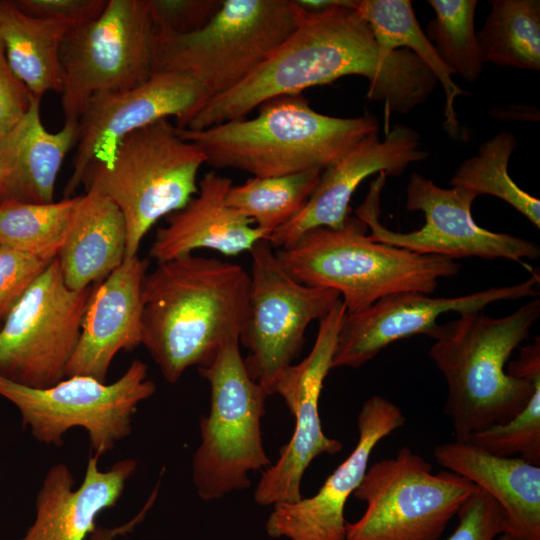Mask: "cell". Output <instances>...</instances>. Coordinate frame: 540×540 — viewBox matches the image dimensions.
<instances>
[{"instance_id": "cell-39", "label": "cell", "mask_w": 540, "mask_h": 540, "mask_svg": "<svg viewBox=\"0 0 540 540\" xmlns=\"http://www.w3.org/2000/svg\"><path fill=\"white\" fill-rule=\"evenodd\" d=\"M160 483L161 480L159 479L142 509L128 522L115 527L97 525L95 530L89 535L88 540H115L118 536H123L132 532L134 528L144 520L148 511L154 505L156 498L158 497Z\"/></svg>"}, {"instance_id": "cell-32", "label": "cell", "mask_w": 540, "mask_h": 540, "mask_svg": "<svg viewBox=\"0 0 540 540\" xmlns=\"http://www.w3.org/2000/svg\"><path fill=\"white\" fill-rule=\"evenodd\" d=\"M435 17L427 37L446 66L467 81L477 80L483 59L475 31L477 0H428Z\"/></svg>"}, {"instance_id": "cell-20", "label": "cell", "mask_w": 540, "mask_h": 540, "mask_svg": "<svg viewBox=\"0 0 540 540\" xmlns=\"http://www.w3.org/2000/svg\"><path fill=\"white\" fill-rule=\"evenodd\" d=\"M148 266L138 255L126 258L95 285L66 377L84 375L106 382L115 355L141 345L142 285Z\"/></svg>"}, {"instance_id": "cell-27", "label": "cell", "mask_w": 540, "mask_h": 540, "mask_svg": "<svg viewBox=\"0 0 540 540\" xmlns=\"http://www.w3.org/2000/svg\"><path fill=\"white\" fill-rule=\"evenodd\" d=\"M355 9L369 24L382 51L392 53L408 49L432 72L442 85L445 95L444 128L456 136L459 122L455 110L458 96L469 93L458 86L453 72L438 55L434 45L422 30L410 0H356Z\"/></svg>"}, {"instance_id": "cell-25", "label": "cell", "mask_w": 540, "mask_h": 540, "mask_svg": "<svg viewBox=\"0 0 540 540\" xmlns=\"http://www.w3.org/2000/svg\"><path fill=\"white\" fill-rule=\"evenodd\" d=\"M124 217L109 198L86 192L57 259L65 284L80 291L104 280L126 259Z\"/></svg>"}, {"instance_id": "cell-41", "label": "cell", "mask_w": 540, "mask_h": 540, "mask_svg": "<svg viewBox=\"0 0 540 540\" xmlns=\"http://www.w3.org/2000/svg\"><path fill=\"white\" fill-rule=\"evenodd\" d=\"M498 540H509L505 534H501Z\"/></svg>"}, {"instance_id": "cell-16", "label": "cell", "mask_w": 540, "mask_h": 540, "mask_svg": "<svg viewBox=\"0 0 540 540\" xmlns=\"http://www.w3.org/2000/svg\"><path fill=\"white\" fill-rule=\"evenodd\" d=\"M205 103L201 86L175 72H156L134 88L94 96L78 121L76 151L64 198L74 196L88 167L107 162L126 135L171 116L178 129H185Z\"/></svg>"}, {"instance_id": "cell-13", "label": "cell", "mask_w": 540, "mask_h": 540, "mask_svg": "<svg viewBox=\"0 0 540 540\" xmlns=\"http://www.w3.org/2000/svg\"><path fill=\"white\" fill-rule=\"evenodd\" d=\"M387 175L379 173L371 182L365 201L356 210L375 242L403 248L422 255L442 256L452 260L465 257L506 259L526 265L522 260L537 259V244L523 238L497 233L478 226L471 213L478 195L465 188H443L414 172L406 187V209L421 211L425 224L408 233L389 230L379 220V200Z\"/></svg>"}, {"instance_id": "cell-22", "label": "cell", "mask_w": 540, "mask_h": 540, "mask_svg": "<svg viewBox=\"0 0 540 540\" xmlns=\"http://www.w3.org/2000/svg\"><path fill=\"white\" fill-rule=\"evenodd\" d=\"M232 180L215 171L198 182V193L180 210L167 216L159 228L149 256L162 263L196 249H210L225 256L250 251L268 234L254 226L242 213L226 202Z\"/></svg>"}, {"instance_id": "cell-4", "label": "cell", "mask_w": 540, "mask_h": 540, "mask_svg": "<svg viewBox=\"0 0 540 540\" xmlns=\"http://www.w3.org/2000/svg\"><path fill=\"white\" fill-rule=\"evenodd\" d=\"M177 131L194 143L206 164L214 168L272 177L324 170L378 132V122L369 113L352 118L325 115L315 111L302 94H294L262 103L252 119Z\"/></svg>"}, {"instance_id": "cell-38", "label": "cell", "mask_w": 540, "mask_h": 540, "mask_svg": "<svg viewBox=\"0 0 540 540\" xmlns=\"http://www.w3.org/2000/svg\"><path fill=\"white\" fill-rule=\"evenodd\" d=\"M33 95L10 68L0 41V137L28 112Z\"/></svg>"}, {"instance_id": "cell-31", "label": "cell", "mask_w": 540, "mask_h": 540, "mask_svg": "<svg viewBox=\"0 0 540 540\" xmlns=\"http://www.w3.org/2000/svg\"><path fill=\"white\" fill-rule=\"evenodd\" d=\"M517 139L502 131L482 143L476 155L466 159L454 173L450 184L480 195H492L508 203L540 228V201L521 189L510 177L508 164Z\"/></svg>"}, {"instance_id": "cell-10", "label": "cell", "mask_w": 540, "mask_h": 540, "mask_svg": "<svg viewBox=\"0 0 540 540\" xmlns=\"http://www.w3.org/2000/svg\"><path fill=\"white\" fill-rule=\"evenodd\" d=\"M467 478L432 465L404 446L371 465L353 496L363 515L346 522L345 540H439L477 490Z\"/></svg>"}, {"instance_id": "cell-17", "label": "cell", "mask_w": 540, "mask_h": 540, "mask_svg": "<svg viewBox=\"0 0 540 540\" xmlns=\"http://www.w3.org/2000/svg\"><path fill=\"white\" fill-rule=\"evenodd\" d=\"M538 284L539 275L533 272L530 278L515 285L457 297H431L415 291L383 297L360 312L346 314L331 367L359 368L400 339L428 335L443 313L481 311L495 302L535 297L539 294Z\"/></svg>"}, {"instance_id": "cell-44", "label": "cell", "mask_w": 540, "mask_h": 540, "mask_svg": "<svg viewBox=\"0 0 540 540\" xmlns=\"http://www.w3.org/2000/svg\"><path fill=\"white\" fill-rule=\"evenodd\" d=\"M0 326H1V324H0Z\"/></svg>"}, {"instance_id": "cell-43", "label": "cell", "mask_w": 540, "mask_h": 540, "mask_svg": "<svg viewBox=\"0 0 540 540\" xmlns=\"http://www.w3.org/2000/svg\"><path fill=\"white\" fill-rule=\"evenodd\" d=\"M508 538H509V537H508ZM509 540H512V539L509 538Z\"/></svg>"}, {"instance_id": "cell-40", "label": "cell", "mask_w": 540, "mask_h": 540, "mask_svg": "<svg viewBox=\"0 0 540 540\" xmlns=\"http://www.w3.org/2000/svg\"><path fill=\"white\" fill-rule=\"evenodd\" d=\"M346 0H299L297 3L307 12H320L342 5Z\"/></svg>"}, {"instance_id": "cell-21", "label": "cell", "mask_w": 540, "mask_h": 540, "mask_svg": "<svg viewBox=\"0 0 540 540\" xmlns=\"http://www.w3.org/2000/svg\"><path fill=\"white\" fill-rule=\"evenodd\" d=\"M99 457L90 454L81 484L64 463L46 472L35 499V517L20 540H88L97 517L114 507L137 462L123 459L101 470Z\"/></svg>"}, {"instance_id": "cell-23", "label": "cell", "mask_w": 540, "mask_h": 540, "mask_svg": "<svg viewBox=\"0 0 540 540\" xmlns=\"http://www.w3.org/2000/svg\"><path fill=\"white\" fill-rule=\"evenodd\" d=\"M436 462L487 492L504 514L512 540H540V466L520 457L493 455L470 442H449L433 451Z\"/></svg>"}, {"instance_id": "cell-12", "label": "cell", "mask_w": 540, "mask_h": 540, "mask_svg": "<svg viewBox=\"0 0 540 540\" xmlns=\"http://www.w3.org/2000/svg\"><path fill=\"white\" fill-rule=\"evenodd\" d=\"M249 253L250 285L239 342L249 351L244 359L249 375L270 396L280 373L300 355L309 324L328 314L340 294L293 279L268 240Z\"/></svg>"}, {"instance_id": "cell-6", "label": "cell", "mask_w": 540, "mask_h": 540, "mask_svg": "<svg viewBox=\"0 0 540 540\" xmlns=\"http://www.w3.org/2000/svg\"><path fill=\"white\" fill-rule=\"evenodd\" d=\"M203 152L184 140L169 119L126 135L105 163H93L82 184L120 209L126 224V258L162 217L182 209L198 193Z\"/></svg>"}, {"instance_id": "cell-35", "label": "cell", "mask_w": 540, "mask_h": 540, "mask_svg": "<svg viewBox=\"0 0 540 540\" xmlns=\"http://www.w3.org/2000/svg\"><path fill=\"white\" fill-rule=\"evenodd\" d=\"M54 259L0 244V324Z\"/></svg>"}, {"instance_id": "cell-5", "label": "cell", "mask_w": 540, "mask_h": 540, "mask_svg": "<svg viewBox=\"0 0 540 540\" xmlns=\"http://www.w3.org/2000/svg\"><path fill=\"white\" fill-rule=\"evenodd\" d=\"M366 224L349 217L341 229L308 230L290 247L275 251L285 271L301 284L333 289L347 313L360 312L400 292L430 295L442 278L458 274L452 259L422 255L372 241Z\"/></svg>"}, {"instance_id": "cell-15", "label": "cell", "mask_w": 540, "mask_h": 540, "mask_svg": "<svg viewBox=\"0 0 540 540\" xmlns=\"http://www.w3.org/2000/svg\"><path fill=\"white\" fill-rule=\"evenodd\" d=\"M347 314L341 299L319 320L310 353L299 363L286 367L274 386L295 418L292 437L279 450V458L262 474L254 491L260 506L301 500V481L310 463L322 454L334 455L342 443L326 436L319 414L323 383L332 369L338 335Z\"/></svg>"}, {"instance_id": "cell-42", "label": "cell", "mask_w": 540, "mask_h": 540, "mask_svg": "<svg viewBox=\"0 0 540 540\" xmlns=\"http://www.w3.org/2000/svg\"><path fill=\"white\" fill-rule=\"evenodd\" d=\"M0 174H1V167H0Z\"/></svg>"}, {"instance_id": "cell-14", "label": "cell", "mask_w": 540, "mask_h": 540, "mask_svg": "<svg viewBox=\"0 0 540 540\" xmlns=\"http://www.w3.org/2000/svg\"><path fill=\"white\" fill-rule=\"evenodd\" d=\"M95 285L70 289L56 257L0 326V376L32 388L66 378Z\"/></svg>"}, {"instance_id": "cell-11", "label": "cell", "mask_w": 540, "mask_h": 540, "mask_svg": "<svg viewBox=\"0 0 540 540\" xmlns=\"http://www.w3.org/2000/svg\"><path fill=\"white\" fill-rule=\"evenodd\" d=\"M61 105L78 123L97 95L128 90L154 74V30L143 0H108L101 15L67 32L60 51Z\"/></svg>"}, {"instance_id": "cell-26", "label": "cell", "mask_w": 540, "mask_h": 540, "mask_svg": "<svg viewBox=\"0 0 540 540\" xmlns=\"http://www.w3.org/2000/svg\"><path fill=\"white\" fill-rule=\"evenodd\" d=\"M70 28L27 15L13 1H0V41L7 62L33 96L41 99L48 91L61 93L60 51Z\"/></svg>"}, {"instance_id": "cell-19", "label": "cell", "mask_w": 540, "mask_h": 540, "mask_svg": "<svg viewBox=\"0 0 540 540\" xmlns=\"http://www.w3.org/2000/svg\"><path fill=\"white\" fill-rule=\"evenodd\" d=\"M428 152L420 149V136L411 127L394 125L383 140L375 132L322 171L319 182L302 210L276 229L267 239L271 246H292L308 230L327 227L341 229L350 217L351 198L369 176L385 173L399 176Z\"/></svg>"}, {"instance_id": "cell-28", "label": "cell", "mask_w": 540, "mask_h": 540, "mask_svg": "<svg viewBox=\"0 0 540 540\" xmlns=\"http://www.w3.org/2000/svg\"><path fill=\"white\" fill-rule=\"evenodd\" d=\"M477 32L483 62L518 69H540V1L492 0Z\"/></svg>"}, {"instance_id": "cell-24", "label": "cell", "mask_w": 540, "mask_h": 540, "mask_svg": "<svg viewBox=\"0 0 540 540\" xmlns=\"http://www.w3.org/2000/svg\"><path fill=\"white\" fill-rule=\"evenodd\" d=\"M40 101L33 96L24 117L0 137V203L54 202L57 176L76 145L78 123L65 121L61 130L48 131L41 120Z\"/></svg>"}, {"instance_id": "cell-9", "label": "cell", "mask_w": 540, "mask_h": 540, "mask_svg": "<svg viewBox=\"0 0 540 540\" xmlns=\"http://www.w3.org/2000/svg\"><path fill=\"white\" fill-rule=\"evenodd\" d=\"M156 389L147 365L138 359L112 383L75 375L32 388L0 376V396L17 408L36 441L59 447L67 431L80 427L88 433L90 454L99 458L131 434L138 405Z\"/></svg>"}, {"instance_id": "cell-7", "label": "cell", "mask_w": 540, "mask_h": 540, "mask_svg": "<svg viewBox=\"0 0 540 540\" xmlns=\"http://www.w3.org/2000/svg\"><path fill=\"white\" fill-rule=\"evenodd\" d=\"M305 15L294 0H223L216 15L196 32L154 33V73L175 72L193 78L207 103L252 74Z\"/></svg>"}, {"instance_id": "cell-3", "label": "cell", "mask_w": 540, "mask_h": 540, "mask_svg": "<svg viewBox=\"0 0 540 540\" xmlns=\"http://www.w3.org/2000/svg\"><path fill=\"white\" fill-rule=\"evenodd\" d=\"M249 285L242 266L193 253L146 273L141 345L168 383L210 365L227 342L239 339Z\"/></svg>"}, {"instance_id": "cell-2", "label": "cell", "mask_w": 540, "mask_h": 540, "mask_svg": "<svg viewBox=\"0 0 540 540\" xmlns=\"http://www.w3.org/2000/svg\"><path fill=\"white\" fill-rule=\"evenodd\" d=\"M539 317L540 300L535 299L500 318L483 310L461 313L429 332L434 343L428 354L447 383L444 412L455 441L507 423L527 405L540 381L539 337L505 367Z\"/></svg>"}, {"instance_id": "cell-29", "label": "cell", "mask_w": 540, "mask_h": 540, "mask_svg": "<svg viewBox=\"0 0 540 540\" xmlns=\"http://www.w3.org/2000/svg\"><path fill=\"white\" fill-rule=\"evenodd\" d=\"M323 169L272 177H252L232 186L227 204L268 234L294 218L317 186Z\"/></svg>"}, {"instance_id": "cell-37", "label": "cell", "mask_w": 540, "mask_h": 540, "mask_svg": "<svg viewBox=\"0 0 540 540\" xmlns=\"http://www.w3.org/2000/svg\"><path fill=\"white\" fill-rule=\"evenodd\" d=\"M107 0H16L14 5L27 15L76 27L98 18Z\"/></svg>"}, {"instance_id": "cell-33", "label": "cell", "mask_w": 540, "mask_h": 540, "mask_svg": "<svg viewBox=\"0 0 540 540\" xmlns=\"http://www.w3.org/2000/svg\"><path fill=\"white\" fill-rule=\"evenodd\" d=\"M470 442L493 455L520 457L540 466V381L527 405L510 421L470 435Z\"/></svg>"}, {"instance_id": "cell-8", "label": "cell", "mask_w": 540, "mask_h": 540, "mask_svg": "<svg viewBox=\"0 0 540 540\" xmlns=\"http://www.w3.org/2000/svg\"><path fill=\"white\" fill-rule=\"evenodd\" d=\"M239 344L230 340L210 365L197 368L210 385V410L200 420L192 460L193 484L205 501L249 488V473L272 464L261 428L268 394L249 375Z\"/></svg>"}, {"instance_id": "cell-18", "label": "cell", "mask_w": 540, "mask_h": 540, "mask_svg": "<svg viewBox=\"0 0 540 540\" xmlns=\"http://www.w3.org/2000/svg\"><path fill=\"white\" fill-rule=\"evenodd\" d=\"M406 417L389 399L374 395L358 414V441L348 457L327 477L318 492L294 503L274 505L266 522L272 538L288 540H345V505L362 482L372 451Z\"/></svg>"}, {"instance_id": "cell-36", "label": "cell", "mask_w": 540, "mask_h": 540, "mask_svg": "<svg viewBox=\"0 0 540 540\" xmlns=\"http://www.w3.org/2000/svg\"><path fill=\"white\" fill-rule=\"evenodd\" d=\"M457 515L459 523L446 540H493L504 534V514L501 507L479 487Z\"/></svg>"}, {"instance_id": "cell-34", "label": "cell", "mask_w": 540, "mask_h": 540, "mask_svg": "<svg viewBox=\"0 0 540 540\" xmlns=\"http://www.w3.org/2000/svg\"><path fill=\"white\" fill-rule=\"evenodd\" d=\"M155 34L185 35L202 29L223 0H143Z\"/></svg>"}, {"instance_id": "cell-30", "label": "cell", "mask_w": 540, "mask_h": 540, "mask_svg": "<svg viewBox=\"0 0 540 540\" xmlns=\"http://www.w3.org/2000/svg\"><path fill=\"white\" fill-rule=\"evenodd\" d=\"M81 195L48 204L0 203V244L52 260L58 256Z\"/></svg>"}, {"instance_id": "cell-1", "label": "cell", "mask_w": 540, "mask_h": 540, "mask_svg": "<svg viewBox=\"0 0 540 540\" xmlns=\"http://www.w3.org/2000/svg\"><path fill=\"white\" fill-rule=\"evenodd\" d=\"M356 0L320 12H307L297 29L252 74L230 91L208 101L185 129L202 130L245 118L262 103L345 76L368 80L367 96L386 113L407 114L424 103L437 80L408 49L385 53Z\"/></svg>"}]
</instances>
